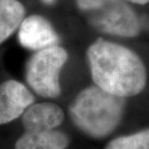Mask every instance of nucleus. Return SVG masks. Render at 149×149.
I'll use <instances>...</instances> for the list:
<instances>
[{"label":"nucleus","mask_w":149,"mask_h":149,"mask_svg":"<svg viewBox=\"0 0 149 149\" xmlns=\"http://www.w3.org/2000/svg\"><path fill=\"white\" fill-rule=\"evenodd\" d=\"M87 59L97 86L119 97L139 94L146 84V70L135 52L100 38L89 47Z\"/></svg>","instance_id":"nucleus-1"},{"label":"nucleus","mask_w":149,"mask_h":149,"mask_svg":"<svg viewBox=\"0 0 149 149\" xmlns=\"http://www.w3.org/2000/svg\"><path fill=\"white\" fill-rule=\"evenodd\" d=\"M125 98L90 86L77 95L69 108L70 117L79 129L91 138L109 136L120 123Z\"/></svg>","instance_id":"nucleus-2"},{"label":"nucleus","mask_w":149,"mask_h":149,"mask_svg":"<svg viewBox=\"0 0 149 149\" xmlns=\"http://www.w3.org/2000/svg\"><path fill=\"white\" fill-rule=\"evenodd\" d=\"M80 11L87 14L89 23L97 30L121 37L139 33L138 16L124 0H76Z\"/></svg>","instance_id":"nucleus-3"},{"label":"nucleus","mask_w":149,"mask_h":149,"mask_svg":"<svg viewBox=\"0 0 149 149\" xmlns=\"http://www.w3.org/2000/svg\"><path fill=\"white\" fill-rule=\"evenodd\" d=\"M67 60V52L59 46L38 50L26 63L25 79L28 85L44 98L58 97L61 93L59 74Z\"/></svg>","instance_id":"nucleus-4"},{"label":"nucleus","mask_w":149,"mask_h":149,"mask_svg":"<svg viewBox=\"0 0 149 149\" xmlns=\"http://www.w3.org/2000/svg\"><path fill=\"white\" fill-rule=\"evenodd\" d=\"M23 133L15 144V149H66L70 143L62 131L47 125L22 122Z\"/></svg>","instance_id":"nucleus-5"},{"label":"nucleus","mask_w":149,"mask_h":149,"mask_svg":"<svg viewBox=\"0 0 149 149\" xmlns=\"http://www.w3.org/2000/svg\"><path fill=\"white\" fill-rule=\"evenodd\" d=\"M34 102V96L24 84L9 79L0 84V126L19 118Z\"/></svg>","instance_id":"nucleus-6"},{"label":"nucleus","mask_w":149,"mask_h":149,"mask_svg":"<svg viewBox=\"0 0 149 149\" xmlns=\"http://www.w3.org/2000/svg\"><path fill=\"white\" fill-rule=\"evenodd\" d=\"M19 41L25 49L38 52L57 46L59 37L49 20L39 15H32L23 19L20 24Z\"/></svg>","instance_id":"nucleus-7"},{"label":"nucleus","mask_w":149,"mask_h":149,"mask_svg":"<svg viewBox=\"0 0 149 149\" xmlns=\"http://www.w3.org/2000/svg\"><path fill=\"white\" fill-rule=\"evenodd\" d=\"M25 9L17 0H0V45L19 28Z\"/></svg>","instance_id":"nucleus-8"},{"label":"nucleus","mask_w":149,"mask_h":149,"mask_svg":"<svg viewBox=\"0 0 149 149\" xmlns=\"http://www.w3.org/2000/svg\"><path fill=\"white\" fill-rule=\"evenodd\" d=\"M106 149H149V129L114 139Z\"/></svg>","instance_id":"nucleus-9"},{"label":"nucleus","mask_w":149,"mask_h":149,"mask_svg":"<svg viewBox=\"0 0 149 149\" xmlns=\"http://www.w3.org/2000/svg\"><path fill=\"white\" fill-rule=\"evenodd\" d=\"M124 1L136 3V4H146V3L149 2V0H124Z\"/></svg>","instance_id":"nucleus-10"},{"label":"nucleus","mask_w":149,"mask_h":149,"mask_svg":"<svg viewBox=\"0 0 149 149\" xmlns=\"http://www.w3.org/2000/svg\"><path fill=\"white\" fill-rule=\"evenodd\" d=\"M41 1L46 5H53L56 2V0H41Z\"/></svg>","instance_id":"nucleus-11"}]
</instances>
